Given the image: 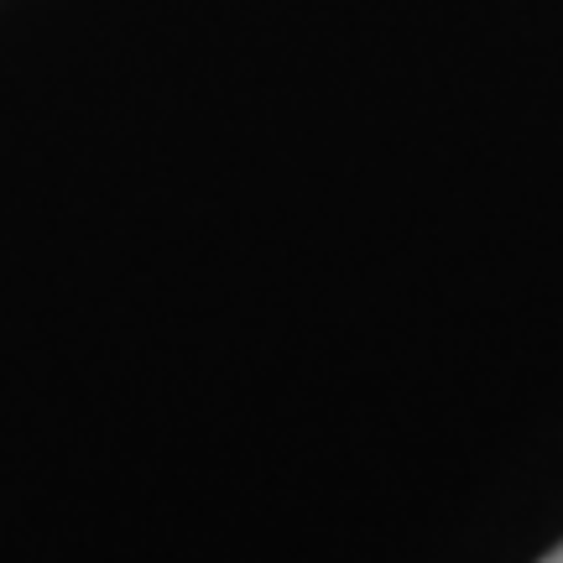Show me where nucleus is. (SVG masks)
<instances>
[{
  "mask_svg": "<svg viewBox=\"0 0 563 563\" xmlns=\"http://www.w3.org/2000/svg\"><path fill=\"white\" fill-rule=\"evenodd\" d=\"M543 563H563V543H559V548H553V553H548V559H543Z\"/></svg>",
  "mask_w": 563,
  "mask_h": 563,
  "instance_id": "nucleus-1",
  "label": "nucleus"
}]
</instances>
